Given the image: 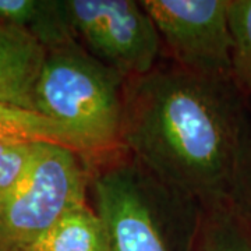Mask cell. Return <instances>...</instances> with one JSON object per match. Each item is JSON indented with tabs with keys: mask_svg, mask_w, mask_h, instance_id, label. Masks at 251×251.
Instances as JSON below:
<instances>
[{
	"mask_svg": "<svg viewBox=\"0 0 251 251\" xmlns=\"http://www.w3.org/2000/svg\"><path fill=\"white\" fill-rule=\"evenodd\" d=\"M41 143H0V202L23 179Z\"/></svg>",
	"mask_w": 251,
	"mask_h": 251,
	"instance_id": "13",
	"label": "cell"
},
{
	"mask_svg": "<svg viewBox=\"0 0 251 251\" xmlns=\"http://www.w3.org/2000/svg\"><path fill=\"white\" fill-rule=\"evenodd\" d=\"M233 38V80L244 97H251V0H229Z\"/></svg>",
	"mask_w": 251,
	"mask_h": 251,
	"instance_id": "12",
	"label": "cell"
},
{
	"mask_svg": "<svg viewBox=\"0 0 251 251\" xmlns=\"http://www.w3.org/2000/svg\"><path fill=\"white\" fill-rule=\"evenodd\" d=\"M233 201L251 222V122L243 145L233 190Z\"/></svg>",
	"mask_w": 251,
	"mask_h": 251,
	"instance_id": "14",
	"label": "cell"
},
{
	"mask_svg": "<svg viewBox=\"0 0 251 251\" xmlns=\"http://www.w3.org/2000/svg\"><path fill=\"white\" fill-rule=\"evenodd\" d=\"M46 49L21 28L0 18V102L34 110V88Z\"/></svg>",
	"mask_w": 251,
	"mask_h": 251,
	"instance_id": "7",
	"label": "cell"
},
{
	"mask_svg": "<svg viewBox=\"0 0 251 251\" xmlns=\"http://www.w3.org/2000/svg\"><path fill=\"white\" fill-rule=\"evenodd\" d=\"M92 190L110 251H171L173 224L200 208L165 187L133 159L100 168Z\"/></svg>",
	"mask_w": 251,
	"mask_h": 251,
	"instance_id": "3",
	"label": "cell"
},
{
	"mask_svg": "<svg viewBox=\"0 0 251 251\" xmlns=\"http://www.w3.org/2000/svg\"><path fill=\"white\" fill-rule=\"evenodd\" d=\"M75 41L126 80L156 67L162 41L141 1L64 0Z\"/></svg>",
	"mask_w": 251,
	"mask_h": 251,
	"instance_id": "5",
	"label": "cell"
},
{
	"mask_svg": "<svg viewBox=\"0 0 251 251\" xmlns=\"http://www.w3.org/2000/svg\"><path fill=\"white\" fill-rule=\"evenodd\" d=\"M175 64L206 77L233 78L229 0H144Z\"/></svg>",
	"mask_w": 251,
	"mask_h": 251,
	"instance_id": "6",
	"label": "cell"
},
{
	"mask_svg": "<svg viewBox=\"0 0 251 251\" xmlns=\"http://www.w3.org/2000/svg\"><path fill=\"white\" fill-rule=\"evenodd\" d=\"M24 251H110L98 214L87 205L69 212Z\"/></svg>",
	"mask_w": 251,
	"mask_h": 251,
	"instance_id": "10",
	"label": "cell"
},
{
	"mask_svg": "<svg viewBox=\"0 0 251 251\" xmlns=\"http://www.w3.org/2000/svg\"><path fill=\"white\" fill-rule=\"evenodd\" d=\"M250 122L233 78L175 64L125 81L122 148L153 179L198 206L233 200Z\"/></svg>",
	"mask_w": 251,
	"mask_h": 251,
	"instance_id": "1",
	"label": "cell"
},
{
	"mask_svg": "<svg viewBox=\"0 0 251 251\" xmlns=\"http://www.w3.org/2000/svg\"><path fill=\"white\" fill-rule=\"evenodd\" d=\"M0 143L59 144L81 152L62 126L35 110L4 102H0Z\"/></svg>",
	"mask_w": 251,
	"mask_h": 251,
	"instance_id": "11",
	"label": "cell"
},
{
	"mask_svg": "<svg viewBox=\"0 0 251 251\" xmlns=\"http://www.w3.org/2000/svg\"><path fill=\"white\" fill-rule=\"evenodd\" d=\"M81 155L39 144L25 175L0 202V251H24L63 216L87 205L88 171Z\"/></svg>",
	"mask_w": 251,
	"mask_h": 251,
	"instance_id": "4",
	"label": "cell"
},
{
	"mask_svg": "<svg viewBox=\"0 0 251 251\" xmlns=\"http://www.w3.org/2000/svg\"><path fill=\"white\" fill-rule=\"evenodd\" d=\"M126 78L78 42L46 50L34 110L62 126L82 153L122 148Z\"/></svg>",
	"mask_w": 251,
	"mask_h": 251,
	"instance_id": "2",
	"label": "cell"
},
{
	"mask_svg": "<svg viewBox=\"0 0 251 251\" xmlns=\"http://www.w3.org/2000/svg\"><path fill=\"white\" fill-rule=\"evenodd\" d=\"M0 18L35 38L46 50L77 42L64 0H0Z\"/></svg>",
	"mask_w": 251,
	"mask_h": 251,
	"instance_id": "8",
	"label": "cell"
},
{
	"mask_svg": "<svg viewBox=\"0 0 251 251\" xmlns=\"http://www.w3.org/2000/svg\"><path fill=\"white\" fill-rule=\"evenodd\" d=\"M191 251H251V222L233 200L200 206Z\"/></svg>",
	"mask_w": 251,
	"mask_h": 251,
	"instance_id": "9",
	"label": "cell"
}]
</instances>
